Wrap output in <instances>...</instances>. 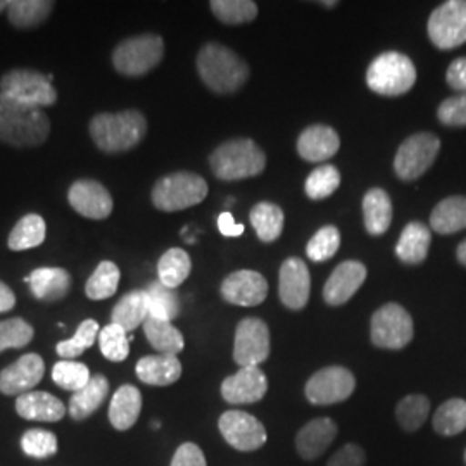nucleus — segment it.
<instances>
[{
  "label": "nucleus",
  "instance_id": "f3484780",
  "mask_svg": "<svg viewBox=\"0 0 466 466\" xmlns=\"http://www.w3.org/2000/svg\"><path fill=\"white\" fill-rule=\"evenodd\" d=\"M221 298L235 306H259L268 296L267 279L254 269L230 273L221 283Z\"/></svg>",
  "mask_w": 466,
  "mask_h": 466
},
{
  "label": "nucleus",
  "instance_id": "c756f323",
  "mask_svg": "<svg viewBox=\"0 0 466 466\" xmlns=\"http://www.w3.org/2000/svg\"><path fill=\"white\" fill-rule=\"evenodd\" d=\"M54 5L50 0H11L5 13L15 28L32 30L49 19Z\"/></svg>",
  "mask_w": 466,
  "mask_h": 466
},
{
  "label": "nucleus",
  "instance_id": "2f4dec72",
  "mask_svg": "<svg viewBox=\"0 0 466 466\" xmlns=\"http://www.w3.org/2000/svg\"><path fill=\"white\" fill-rule=\"evenodd\" d=\"M363 217L370 235H382L392 223V202L382 188L368 190L363 199Z\"/></svg>",
  "mask_w": 466,
  "mask_h": 466
},
{
  "label": "nucleus",
  "instance_id": "e433bc0d",
  "mask_svg": "<svg viewBox=\"0 0 466 466\" xmlns=\"http://www.w3.org/2000/svg\"><path fill=\"white\" fill-rule=\"evenodd\" d=\"M119 268L113 261H100L90 279L85 283V294L92 300H104L116 294L119 285Z\"/></svg>",
  "mask_w": 466,
  "mask_h": 466
},
{
  "label": "nucleus",
  "instance_id": "9d476101",
  "mask_svg": "<svg viewBox=\"0 0 466 466\" xmlns=\"http://www.w3.org/2000/svg\"><path fill=\"white\" fill-rule=\"evenodd\" d=\"M441 150V140L433 134L411 135L398 149L394 159L396 175L404 182H413L420 178L431 167Z\"/></svg>",
  "mask_w": 466,
  "mask_h": 466
},
{
  "label": "nucleus",
  "instance_id": "7ed1b4c3",
  "mask_svg": "<svg viewBox=\"0 0 466 466\" xmlns=\"http://www.w3.org/2000/svg\"><path fill=\"white\" fill-rule=\"evenodd\" d=\"M198 71L200 80L215 94H233L249 78L246 61L219 44H208L200 49Z\"/></svg>",
  "mask_w": 466,
  "mask_h": 466
},
{
  "label": "nucleus",
  "instance_id": "4c0bfd02",
  "mask_svg": "<svg viewBox=\"0 0 466 466\" xmlns=\"http://www.w3.org/2000/svg\"><path fill=\"white\" fill-rule=\"evenodd\" d=\"M147 298H149V317L173 321L180 315V299L175 289H169L159 282L149 283Z\"/></svg>",
  "mask_w": 466,
  "mask_h": 466
},
{
  "label": "nucleus",
  "instance_id": "c85d7f7f",
  "mask_svg": "<svg viewBox=\"0 0 466 466\" xmlns=\"http://www.w3.org/2000/svg\"><path fill=\"white\" fill-rule=\"evenodd\" d=\"M149 318V298L147 290L137 289L117 300L111 313V323H116L127 332H134Z\"/></svg>",
  "mask_w": 466,
  "mask_h": 466
},
{
  "label": "nucleus",
  "instance_id": "a18cd8bd",
  "mask_svg": "<svg viewBox=\"0 0 466 466\" xmlns=\"http://www.w3.org/2000/svg\"><path fill=\"white\" fill-rule=\"evenodd\" d=\"M339 185H340L339 169L332 165H323L317 167L315 171H311V175L308 177L304 185V190L309 199L321 200L330 198L339 188Z\"/></svg>",
  "mask_w": 466,
  "mask_h": 466
},
{
  "label": "nucleus",
  "instance_id": "7c9ffc66",
  "mask_svg": "<svg viewBox=\"0 0 466 466\" xmlns=\"http://www.w3.org/2000/svg\"><path fill=\"white\" fill-rule=\"evenodd\" d=\"M431 227L441 235L461 232L466 228V198L454 196L441 200L433 208Z\"/></svg>",
  "mask_w": 466,
  "mask_h": 466
},
{
  "label": "nucleus",
  "instance_id": "dca6fc26",
  "mask_svg": "<svg viewBox=\"0 0 466 466\" xmlns=\"http://www.w3.org/2000/svg\"><path fill=\"white\" fill-rule=\"evenodd\" d=\"M46 363L40 354H23L16 363L0 371V392L5 396H23L42 382Z\"/></svg>",
  "mask_w": 466,
  "mask_h": 466
},
{
  "label": "nucleus",
  "instance_id": "5fc2aeb1",
  "mask_svg": "<svg viewBox=\"0 0 466 466\" xmlns=\"http://www.w3.org/2000/svg\"><path fill=\"white\" fill-rule=\"evenodd\" d=\"M218 228L225 237H238L244 233V225L235 223L230 213H221L218 218Z\"/></svg>",
  "mask_w": 466,
  "mask_h": 466
},
{
  "label": "nucleus",
  "instance_id": "37998d69",
  "mask_svg": "<svg viewBox=\"0 0 466 466\" xmlns=\"http://www.w3.org/2000/svg\"><path fill=\"white\" fill-rule=\"evenodd\" d=\"M209 5L225 25H242L258 16V4L252 0H213Z\"/></svg>",
  "mask_w": 466,
  "mask_h": 466
},
{
  "label": "nucleus",
  "instance_id": "58836bf2",
  "mask_svg": "<svg viewBox=\"0 0 466 466\" xmlns=\"http://www.w3.org/2000/svg\"><path fill=\"white\" fill-rule=\"evenodd\" d=\"M433 429L444 437L463 432L466 429V400H450L441 404L433 415Z\"/></svg>",
  "mask_w": 466,
  "mask_h": 466
},
{
  "label": "nucleus",
  "instance_id": "c9c22d12",
  "mask_svg": "<svg viewBox=\"0 0 466 466\" xmlns=\"http://www.w3.org/2000/svg\"><path fill=\"white\" fill-rule=\"evenodd\" d=\"M190 269H192L190 256L184 249L173 248L167 250L157 263L159 282L169 289H177L188 279Z\"/></svg>",
  "mask_w": 466,
  "mask_h": 466
},
{
  "label": "nucleus",
  "instance_id": "4d7b16f0",
  "mask_svg": "<svg viewBox=\"0 0 466 466\" xmlns=\"http://www.w3.org/2000/svg\"><path fill=\"white\" fill-rule=\"evenodd\" d=\"M456 258H458V261L466 267V238L458 246V249H456Z\"/></svg>",
  "mask_w": 466,
  "mask_h": 466
},
{
  "label": "nucleus",
  "instance_id": "603ef678",
  "mask_svg": "<svg viewBox=\"0 0 466 466\" xmlns=\"http://www.w3.org/2000/svg\"><path fill=\"white\" fill-rule=\"evenodd\" d=\"M171 466H208L204 452L198 444L185 442L178 450L175 451Z\"/></svg>",
  "mask_w": 466,
  "mask_h": 466
},
{
  "label": "nucleus",
  "instance_id": "de8ad7c7",
  "mask_svg": "<svg viewBox=\"0 0 466 466\" xmlns=\"http://www.w3.org/2000/svg\"><path fill=\"white\" fill-rule=\"evenodd\" d=\"M339 248H340V232L332 225H329V227L319 228L311 237V240L306 246V254L311 261L321 263V261L330 259Z\"/></svg>",
  "mask_w": 466,
  "mask_h": 466
},
{
  "label": "nucleus",
  "instance_id": "c03bdc74",
  "mask_svg": "<svg viewBox=\"0 0 466 466\" xmlns=\"http://www.w3.org/2000/svg\"><path fill=\"white\" fill-rule=\"evenodd\" d=\"M127 330L116 323H109L99 332V346L106 360L113 363H121L130 354V339Z\"/></svg>",
  "mask_w": 466,
  "mask_h": 466
},
{
  "label": "nucleus",
  "instance_id": "ddd939ff",
  "mask_svg": "<svg viewBox=\"0 0 466 466\" xmlns=\"http://www.w3.org/2000/svg\"><path fill=\"white\" fill-rule=\"evenodd\" d=\"M356 379L348 368L327 367L317 371L306 383V398L311 404L329 406L350 400Z\"/></svg>",
  "mask_w": 466,
  "mask_h": 466
},
{
  "label": "nucleus",
  "instance_id": "bb28decb",
  "mask_svg": "<svg viewBox=\"0 0 466 466\" xmlns=\"http://www.w3.org/2000/svg\"><path fill=\"white\" fill-rule=\"evenodd\" d=\"M107 394H109V380L100 373L94 375L82 390H78L71 396L69 406H67L69 417L73 418L75 421H82V420L92 417L102 406Z\"/></svg>",
  "mask_w": 466,
  "mask_h": 466
},
{
  "label": "nucleus",
  "instance_id": "473e14b6",
  "mask_svg": "<svg viewBox=\"0 0 466 466\" xmlns=\"http://www.w3.org/2000/svg\"><path fill=\"white\" fill-rule=\"evenodd\" d=\"M150 346L161 354L177 356L185 348L184 335L171 325V321H163L157 318L149 317L142 325Z\"/></svg>",
  "mask_w": 466,
  "mask_h": 466
},
{
  "label": "nucleus",
  "instance_id": "4be33fe9",
  "mask_svg": "<svg viewBox=\"0 0 466 466\" xmlns=\"http://www.w3.org/2000/svg\"><path fill=\"white\" fill-rule=\"evenodd\" d=\"M25 282L30 285V290L35 296V299L44 300V302H57V300L65 299L71 285L73 279L65 268L44 267L34 269Z\"/></svg>",
  "mask_w": 466,
  "mask_h": 466
},
{
  "label": "nucleus",
  "instance_id": "f704fd0d",
  "mask_svg": "<svg viewBox=\"0 0 466 466\" xmlns=\"http://www.w3.org/2000/svg\"><path fill=\"white\" fill-rule=\"evenodd\" d=\"M250 223L261 242H275L283 230L282 208L273 202H259L250 209Z\"/></svg>",
  "mask_w": 466,
  "mask_h": 466
},
{
  "label": "nucleus",
  "instance_id": "aec40b11",
  "mask_svg": "<svg viewBox=\"0 0 466 466\" xmlns=\"http://www.w3.org/2000/svg\"><path fill=\"white\" fill-rule=\"evenodd\" d=\"M367 280V267L360 261H344L333 269L332 275L323 287V299L330 306H340L361 289Z\"/></svg>",
  "mask_w": 466,
  "mask_h": 466
},
{
  "label": "nucleus",
  "instance_id": "39448f33",
  "mask_svg": "<svg viewBox=\"0 0 466 466\" xmlns=\"http://www.w3.org/2000/svg\"><path fill=\"white\" fill-rule=\"evenodd\" d=\"M415 84L417 67L406 54L396 50L383 52L368 67L367 85L370 90L385 97L408 94Z\"/></svg>",
  "mask_w": 466,
  "mask_h": 466
},
{
  "label": "nucleus",
  "instance_id": "49530a36",
  "mask_svg": "<svg viewBox=\"0 0 466 466\" xmlns=\"http://www.w3.org/2000/svg\"><path fill=\"white\" fill-rule=\"evenodd\" d=\"M34 337V327L23 318H9L0 321V352L26 348Z\"/></svg>",
  "mask_w": 466,
  "mask_h": 466
},
{
  "label": "nucleus",
  "instance_id": "ea45409f",
  "mask_svg": "<svg viewBox=\"0 0 466 466\" xmlns=\"http://www.w3.org/2000/svg\"><path fill=\"white\" fill-rule=\"evenodd\" d=\"M431 413V400L421 394H411L400 400L396 408V417L400 429L406 432H417L427 421Z\"/></svg>",
  "mask_w": 466,
  "mask_h": 466
},
{
  "label": "nucleus",
  "instance_id": "a19ab883",
  "mask_svg": "<svg viewBox=\"0 0 466 466\" xmlns=\"http://www.w3.org/2000/svg\"><path fill=\"white\" fill-rule=\"evenodd\" d=\"M99 323L96 319H85L78 325L71 339L63 340L56 346V352L65 360H75L94 346L96 339H99Z\"/></svg>",
  "mask_w": 466,
  "mask_h": 466
},
{
  "label": "nucleus",
  "instance_id": "423d86ee",
  "mask_svg": "<svg viewBox=\"0 0 466 466\" xmlns=\"http://www.w3.org/2000/svg\"><path fill=\"white\" fill-rule=\"evenodd\" d=\"M206 180L190 171H177L159 178L152 187V204L165 213L184 211L198 206L208 196Z\"/></svg>",
  "mask_w": 466,
  "mask_h": 466
},
{
  "label": "nucleus",
  "instance_id": "a878e982",
  "mask_svg": "<svg viewBox=\"0 0 466 466\" xmlns=\"http://www.w3.org/2000/svg\"><path fill=\"white\" fill-rule=\"evenodd\" d=\"M142 411V394L135 385H121L109 404V421L116 431L132 429Z\"/></svg>",
  "mask_w": 466,
  "mask_h": 466
},
{
  "label": "nucleus",
  "instance_id": "0eeeda50",
  "mask_svg": "<svg viewBox=\"0 0 466 466\" xmlns=\"http://www.w3.org/2000/svg\"><path fill=\"white\" fill-rule=\"evenodd\" d=\"M163 57L165 40L159 35H137L117 44L113 52V66L123 76L138 78L159 66Z\"/></svg>",
  "mask_w": 466,
  "mask_h": 466
},
{
  "label": "nucleus",
  "instance_id": "b1692460",
  "mask_svg": "<svg viewBox=\"0 0 466 466\" xmlns=\"http://www.w3.org/2000/svg\"><path fill=\"white\" fill-rule=\"evenodd\" d=\"M17 415L28 421H59L66 415L65 402L44 390H32L16 400Z\"/></svg>",
  "mask_w": 466,
  "mask_h": 466
},
{
  "label": "nucleus",
  "instance_id": "f8f14e48",
  "mask_svg": "<svg viewBox=\"0 0 466 466\" xmlns=\"http://www.w3.org/2000/svg\"><path fill=\"white\" fill-rule=\"evenodd\" d=\"M269 356V330L259 318H244L235 330L233 360L238 367H259Z\"/></svg>",
  "mask_w": 466,
  "mask_h": 466
},
{
  "label": "nucleus",
  "instance_id": "2eb2a0df",
  "mask_svg": "<svg viewBox=\"0 0 466 466\" xmlns=\"http://www.w3.org/2000/svg\"><path fill=\"white\" fill-rule=\"evenodd\" d=\"M67 202L78 215L88 219H106L111 217L115 208L109 190L90 178H82L69 187Z\"/></svg>",
  "mask_w": 466,
  "mask_h": 466
},
{
  "label": "nucleus",
  "instance_id": "6e6d98bb",
  "mask_svg": "<svg viewBox=\"0 0 466 466\" xmlns=\"http://www.w3.org/2000/svg\"><path fill=\"white\" fill-rule=\"evenodd\" d=\"M16 306V296L7 283L0 280V313H7Z\"/></svg>",
  "mask_w": 466,
  "mask_h": 466
},
{
  "label": "nucleus",
  "instance_id": "6ab92c4d",
  "mask_svg": "<svg viewBox=\"0 0 466 466\" xmlns=\"http://www.w3.org/2000/svg\"><path fill=\"white\" fill-rule=\"evenodd\" d=\"M268 390L267 375L259 367L240 368L221 383V396L230 404H252L263 400Z\"/></svg>",
  "mask_w": 466,
  "mask_h": 466
},
{
  "label": "nucleus",
  "instance_id": "9b49d317",
  "mask_svg": "<svg viewBox=\"0 0 466 466\" xmlns=\"http://www.w3.org/2000/svg\"><path fill=\"white\" fill-rule=\"evenodd\" d=\"M429 36L437 49L451 50L466 42V0L441 4L429 17Z\"/></svg>",
  "mask_w": 466,
  "mask_h": 466
},
{
  "label": "nucleus",
  "instance_id": "412c9836",
  "mask_svg": "<svg viewBox=\"0 0 466 466\" xmlns=\"http://www.w3.org/2000/svg\"><path fill=\"white\" fill-rule=\"evenodd\" d=\"M337 437V423L330 418H315L300 429L296 437V448L300 458L313 461L332 446Z\"/></svg>",
  "mask_w": 466,
  "mask_h": 466
},
{
  "label": "nucleus",
  "instance_id": "6e6552de",
  "mask_svg": "<svg viewBox=\"0 0 466 466\" xmlns=\"http://www.w3.org/2000/svg\"><path fill=\"white\" fill-rule=\"evenodd\" d=\"M0 92L32 107H49L57 100V90L49 76L28 67H16L2 75Z\"/></svg>",
  "mask_w": 466,
  "mask_h": 466
},
{
  "label": "nucleus",
  "instance_id": "864d4df0",
  "mask_svg": "<svg viewBox=\"0 0 466 466\" xmlns=\"http://www.w3.org/2000/svg\"><path fill=\"white\" fill-rule=\"evenodd\" d=\"M446 82L452 90L466 94V57H460L451 63L446 73Z\"/></svg>",
  "mask_w": 466,
  "mask_h": 466
},
{
  "label": "nucleus",
  "instance_id": "8fccbe9b",
  "mask_svg": "<svg viewBox=\"0 0 466 466\" xmlns=\"http://www.w3.org/2000/svg\"><path fill=\"white\" fill-rule=\"evenodd\" d=\"M437 117L446 127H466V94L442 100L437 109Z\"/></svg>",
  "mask_w": 466,
  "mask_h": 466
},
{
  "label": "nucleus",
  "instance_id": "3c124183",
  "mask_svg": "<svg viewBox=\"0 0 466 466\" xmlns=\"http://www.w3.org/2000/svg\"><path fill=\"white\" fill-rule=\"evenodd\" d=\"M365 463L367 456L363 448L358 444H348L333 454L327 466H365Z\"/></svg>",
  "mask_w": 466,
  "mask_h": 466
},
{
  "label": "nucleus",
  "instance_id": "72a5a7b5",
  "mask_svg": "<svg viewBox=\"0 0 466 466\" xmlns=\"http://www.w3.org/2000/svg\"><path fill=\"white\" fill-rule=\"evenodd\" d=\"M46 233H47V227H46L44 218L35 215V213L25 215L9 233L7 248L16 250V252L34 249V248L44 244Z\"/></svg>",
  "mask_w": 466,
  "mask_h": 466
},
{
  "label": "nucleus",
  "instance_id": "09e8293b",
  "mask_svg": "<svg viewBox=\"0 0 466 466\" xmlns=\"http://www.w3.org/2000/svg\"><path fill=\"white\" fill-rule=\"evenodd\" d=\"M21 450L36 460L50 458L57 452V437L44 429H30L21 437Z\"/></svg>",
  "mask_w": 466,
  "mask_h": 466
},
{
  "label": "nucleus",
  "instance_id": "a211bd4d",
  "mask_svg": "<svg viewBox=\"0 0 466 466\" xmlns=\"http://www.w3.org/2000/svg\"><path fill=\"white\" fill-rule=\"evenodd\" d=\"M311 292V277L306 263L299 258H289L283 261L279 275V296L285 308L299 311L306 308Z\"/></svg>",
  "mask_w": 466,
  "mask_h": 466
},
{
  "label": "nucleus",
  "instance_id": "13d9d810",
  "mask_svg": "<svg viewBox=\"0 0 466 466\" xmlns=\"http://www.w3.org/2000/svg\"><path fill=\"white\" fill-rule=\"evenodd\" d=\"M9 4H11V0H0V13H2V11H7Z\"/></svg>",
  "mask_w": 466,
  "mask_h": 466
},
{
  "label": "nucleus",
  "instance_id": "cd10ccee",
  "mask_svg": "<svg viewBox=\"0 0 466 466\" xmlns=\"http://www.w3.org/2000/svg\"><path fill=\"white\" fill-rule=\"evenodd\" d=\"M431 242H432L431 228L420 221H411L400 233V242L396 246V254L406 265H420L427 259Z\"/></svg>",
  "mask_w": 466,
  "mask_h": 466
},
{
  "label": "nucleus",
  "instance_id": "1a4fd4ad",
  "mask_svg": "<svg viewBox=\"0 0 466 466\" xmlns=\"http://www.w3.org/2000/svg\"><path fill=\"white\" fill-rule=\"evenodd\" d=\"M415 335L413 318L396 302H389L371 317L370 337L380 350H400L406 348Z\"/></svg>",
  "mask_w": 466,
  "mask_h": 466
},
{
  "label": "nucleus",
  "instance_id": "f257e3e1",
  "mask_svg": "<svg viewBox=\"0 0 466 466\" xmlns=\"http://www.w3.org/2000/svg\"><path fill=\"white\" fill-rule=\"evenodd\" d=\"M50 135V119L42 109L0 92V142L13 147H38Z\"/></svg>",
  "mask_w": 466,
  "mask_h": 466
},
{
  "label": "nucleus",
  "instance_id": "5701e85b",
  "mask_svg": "<svg viewBox=\"0 0 466 466\" xmlns=\"http://www.w3.org/2000/svg\"><path fill=\"white\" fill-rule=\"evenodd\" d=\"M340 147L337 132L325 125L308 127L298 138V152L300 157L309 163H321L330 159Z\"/></svg>",
  "mask_w": 466,
  "mask_h": 466
},
{
  "label": "nucleus",
  "instance_id": "4468645a",
  "mask_svg": "<svg viewBox=\"0 0 466 466\" xmlns=\"http://www.w3.org/2000/svg\"><path fill=\"white\" fill-rule=\"evenodd\" d=\"M219 432L233 450L250 452L267 444L268 433L265 425L246 411H227L218 421Z\"/></svg>",
  "mask_w": 466,
  "mask_h": 466
},
{
  "label": "nucleus",
  "instance_id": "bf43d9fd",
  "mask_svg": "<svg viewBox=\"0 0 466 466\" xmlns=\"http://www.w3.org/2000/svg\"><path fill=\"white\" fill-rule=\"evenodd\" d=\"M465 463H466V451H465Z\"/></svg>",
  "mask_w": 466,
  "mask_h": 466
},
{
  "label": "nucleus",
  "instance_id": "20e7f679",
  "mask_svg": "<svg viewBox=\"0 0 466 466\" xmlns=\"http://www.w3.org/2000/svg\"><path fill=\"white\" fill-rule=\"evenodd\" d=\"M209 167L219 180H246L263 173L267 167V156L254 140L233 138L211 152Z\"/></svg>",
  "mask_w": 466,
  "mask_h": 466
},
{
  "label": "nucleus",
  "instance_id": "393cba45",
  "mask_svg": "<svg viewBox=\"0 0 466 466\" xmlns=\"http://www.w3.org/2000/svg\"><path fill=\"white\" fill-rule=\"evenodd\" d=\"M135 373L140 382L156 387H167L178 382V379L182 377V363L177 356H146L137 363Z\"/></svg>",
  "mask_w": 466,
  "mask_h": 466
},
{
  "label": "nucleus",
  "instance_id": "f03ea898",
  "mask_svg": "<svg viewBox=\"0 0 466 466\" xmlns=\"http://www.w3.org/2000/svg\"><path fill=\"white\" fill-rule=\"evenodd\" d=\"M88 132L97 149L119 154L137 147L147 134L146 116L137 109L99 113L90 119Z\"/></svg>",
  "mask_w": 466,
  "mask_h": 466
},
{
  "label": "nucleus",
  "instance_id": "79ce46f5",
  "mask_svg": "<svg viewBox=\"0 0 466 466\" xmlns=\"http://www.w3.org/2000/svg\"><path fill=\"white\" fill-rule=\"evenodd\" d=\"M92 375L90 370L84 363L73 361V360H63L56 363L52 368V380L69 392H78L82 390L86 383L90 382Z\"/></svg>",
  "mask_w": 466,
  "mask_h": 466
}]
</instances>
